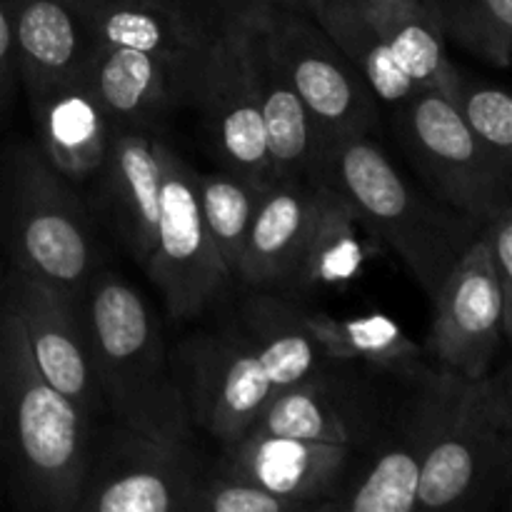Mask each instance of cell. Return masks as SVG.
Listing matches in <instances>:
<instances>
[{
  "mask_svg": "<svg viewBox=\"0 0 512 512\" xmlns=\"http://www.w3.org/2000/svg\"><path fill=\"white\" fill-rule=\"evenodd\" d=\"M13 3L15 0H0V113L10 98L15 80L13 65Z\"/></svg>",
  "mask_w": 512,
  "mask_h": 512,
  "instance_id": "cell-32",
  "label": "cell"
},
{
  "mask_svg": "<svg viewBox=\"0 0 512 512\" xmlns=\"http://www.w3.org/2000/svg\"><path fill=\"white\" fill-rule=\"evenodd\" d=\"M460 118L470 133L500 165L512 170V100L503 88L485 83H468L463 78L458 100Z\"/></svg>",
  "mask_w": 512,
  "mask_h": 512,
  "instance_id": "cell-29",
  "label": "cell"
},
{
  "mask_svg": "<svg viewBox=\"0 0 512 512\" xmlns=\"http://www.w3.org/2000/svg\"><path fill=\"white\" fill-rule=\"evenodd\" d=\"M258 15L275 60L325 140L333 143L373 133L378 125V98L313 13L258 0Z\"/></svg>",
  "mask_w": 512,
  "mask_h": 512,
  "instance_id": "cell-10",
  "label": "cell"
},
{
  "mask_svg": "<svg viewBox=\"0 0 512 512\" xmlns=\"http://www.w3.org/2000/svg\"><path fill=\"white\" fill-rule=\"evenodd\" d=\"M300 318L325 355L333 360L375 365L388 370H408L425 358V350L403 333L385 313L333 318L323 310L300 305Z\"/></svg>",
  "mask_w": 512,
  "mask_h": 512,
  "instance_id": "cell-25",
  "label": "cell"
},
{
  "mask_svg": "<svg viewBox=\"0 0 512 512\" xmlns=\"http://www.w3.org/2000/svg\"><path fill=\"white\" fill-rule=\"evenodd\" d=\"M328 358L300 318V303L258 290L233 320L183 340L175 373L195 428L220 445L240 438L265 405Z\"/></svg>",
  "mask_w": 512,
  "mask_h": 512,
  "instance_id": "cell-1",
  "label": "cell"
},
{
  "mask_svg": "<svg viewBox=\"0 0 512 512\" xmlns=\"http://www.w3.org/2000/svg\"><path fill=\"white\" fill-rule=\"evenodd\" d=\"M210 463L195 438H168L115 423L95 435L75 512H193Z\"/></svg>",
  "mask_w": 512,
  "mask_h": 512,
  "instance_id": "cell-9",
  "label": "cell"
},
{
  "mask_svg": "<svg viewBox=\"0 0 512 512\" xmlns=\"http://www.w3.org/2000/svg\"><path fill=\"white\" fill-rule=\"evenodd\" d=\"M93 45L155 55L195 75L213 23L210 0H68Z\"/></svg>",
  "mask_w": 512,
  "mask_h": 512,
  "instance_id": "cell-16",
  "label": "cell"
},
{
  "mask_svg": "<svg viewBox=\"0 0 512 512\" xmlns=\"http://www.w3.org/2000/svg\"><path fill=\"white\" fill-rule=\"evenodd\" d=\"M320 175L350 200L375 238L408 265L430 300L485 223L418 193L370 135L325 145Z\"/></svg>",
  "mask_w": 512,
  "mask_h": 512,
  "instance_id": "cell-4",
  "label": "cell"
},
{
  "mask_svg": "<svg viewBox=\"0 0 512 512\" xmlns=\"http://www.w3.org/2000/svg\"><path fill=\"white\" fill-rule=\"evenodd\" d=\"M105 413L150 435L195 438V423L148 300L115 273H95L83 300Z\"/></svg>",
  "mask_w": 512,
  "mask_h": 512,
  "instance_id": "cell-3",
  "label": "cell"
},
{
  "mask_svg": "<svg viewBox=\"0 0 512 512\" xmlns=\"http://www.w3.org/2000/svg\"><path fill=\"white\" fill-rule=\"evenodd\" d=\"M90 423L38 373L8 300L0 315V463L28 512H75L93 453Z\"/></svg>",
  "mask_w": 512,
  "mask_h": 512,
  "instance_id": "cell-2",
  "label": "cell"
},
{
  "mask_svg": "<svg viewBox=\"0 0 512 512\" xmlns=\"http://www.w3.org/2000/svg\"><path fill=\"white\" fill-rule=\"evenodd\" d=\"M93 53L68 0H15L13 65L30 100L75 83Z\"/></svg>",
  "mask_w": 512,
  "mask_h": 512,
  "instance_id": "cell-21",
  "label": "cell"
},
{
  "mask_svg": "<svg viewBox=\"0 0 512 512\" xmlns=\"http://www.w3.org/2000/svg\"><path fill=\"white\" fill-rule=\"evenodd\" d=\"M195 185H198V203L205 228H208L223 263L228 265L230 275L235 278L240 258H243L245 240H248L250 223H253V215L258 210L260 195L265 188L248 180L245 175L225 168L220 173H198Z\"/></svg>",
  "mask_w": 512,
  "mask_h": 512,
  "instance_id": "cell-27",
  "label": "cell"
},
{
  "mask_svg": "<svg viewBox=\"0 0 512 512\" xmlns=\"http://www.w3.org/2000/svg\"><path fill=\"white\" fill-rule=\"evenodd\" d=\"M480 240L488 253L490 268L498 278L505 308L512 313V203L485 220L480 228Z\"/></svg>",
  "mask_w": 512,
  "mask_h": 512,
  "instance_id": "cell-31",
  "label": "cell"
},
{
  "mask_svg": "<svg viewBox=\"0 0 512 512\" xmlns=\"http://www.w3.org/2000/svg\"><path fill=\"white\" fill-rule=\"evenodd\" d=\"M268 3L288 5V8H305V10H310V8H313V5L328 3V0H268Z\"/></svg>",
  "mask_w": 512,
  "mask_h": 512,
  "instance_id": "cell-33",
  "label": "cell"
},
{
  "mask_svg": "<svg viewBox=\"0 0 512 512\" xmlns=\"http://www.w3.org/2000/svg\"><path fill=\"white\" fill-rule=\"evenodd\" d=\"M310 13L358 68L378 103L398 108L413 93L415 83L400 68L393 50L388 48L378 28L370 23L368 15L355 5V0H328V3L313 5Z\"/></svg>",
  "mask_w": 512,
  "mask_h": 512,
  "instance_id": "cell-26",
  "label": "cell"
},
{
  "mask_svg": "<svg viewBox=\"0 0 512 512\" xmlns=\"http://www.w3.org/2000/svg\"><path fill=\"white\" fill-rule=\"evenodd\" d=\"M3 300H5V268L0 260V315H3Z\"/></svg>",
  "mask_w": 512,
  "mask_h": 512,
  "instance_id": "cell-34",
  "label": "cell"
},
{
  "mask_svg": "<svg viewBox=\"0 0 512 512\" xmlns=\"http://www.w3.org/2000/svg\"><path fill=\"white\" fill-rule=\"evenodd\" d=\"M210 3L213 23L195 65L190 103L203 113L210 143L223 168L268 188L275 175L248 63L250 0Z\"/></svg>",
  "mask_w": 512,
  "mask_h": 512,
  "instance_id": "cell-8",
  "label": "cell"
},
{
  "mask_svg": "<svg viewBox=\"0 0 512 512\" xmlns=\"http://www.w3.org/2000/svg\"><path fill=\"white\" fill-rule=\"evenodd\" d=\"M355 5L378 28L415 88L458 100L463 75L448 60L438 0H355Z\"/></svg>",
  "mask_w": 512,
  "mask_h": 512,
  "instance_id": "cell-24",
  "label": "cell"
},
{
  "mask_svg": "<svg viewBox=\"0 0 512 512\" xmlns=\"http://www.w3.org/2000/svg\"><path fill=\"white\" fill-rule=\"evenodd\" d=\"M195 175L198 170L160 138L158 228L145 270L158 285L173 320H193L208 313L235 280L205 228Z\"/></svg>",
  "mask_w": 512,
  "mask_h": 512,
  "instance_id": "cell-11",
  "label": "cell"
},
{
  "mask_svg": "<svg viewBox=\"0 0 512 512\" xmlns=\"http://www.w3.org/2000/svg\"><path fill=\"white\" fill-rule=\"evenodd\" d=\"M373 240L378 238L350 200L323 178V195L313 225L273 293L300 305L320 295L343 293L375 255Z\"/></svg>",
  "mask_w": 512,
  "mask_h": 512,
  "instance_id": "cell-18",
  "label": "cell"
},
{
  "mask_svg": "<svg viewBox=\"0 0 512 512\" xmlns=\"http://www.w3.org/2000/svg\"><path fill=\"white\" fill-rule=\"evenodd\" d=\"M193 512H293L290 505L278 495L258 488L245 480L228 478V475L213 473L200 483L195 495Z\"/></svg>",
  "mask_w": 512,
  "mask_h": 512,
  "instance_id": "cell-30",
  "label": "cell"
},
{
  "mask_svg": "<svg viewBox=\"0 0 512 512\" xmlns=\"http://www.w3.org/2000/svg\"><path fill=\"white\" fill-rule=\"evenodd\" d=\"M160 133L118 128L98 170L100 213L140 265H148L160 208Z\"/></svg>",
  "mask_w": 512,
  "mask_h": 512,
  "instance_id": "cell-20",
  "label": "cell"
},
{
  "mask_svg": "<svg viewBox=\"0 0 512 512\" xmlns=\"http://www.w3.org/2000/svg\"><path fill=\"white\" fill-rule=\"evenodd\" d=\"M30 105L45 160L70 183L95 178L113 138V125L98 100L75 80L38 95Z\"/></svg>",
  "mask_w": 512,
  "mask_h": 512,
  "instance_id": "cell-23",
  "label": "cell"
},
{
  "mask_svg": "<svg viewBox=\"0 0 512 512\" xmlns=\"http://www.w3.org/2000/svg\"><path fill=\"white\" fill-rule=\"evenodd\" d=\"M248 63L273 175L320 178L328 140L270 50L260 25L258 0H250L248 5Z\"/></svg>",
  "mask_w": 512,
  "mask_h": 512,
  "instance_id": "cell-19",
  "label": "cell"
},
{
  "mask_svg": "<svg viewBox=\"0 0 512 512\" xmlns=\"http://www.w3.org/2000/svg\"><path fill=\"white\" fill-rule=\"evenodd\" d=\"M323 195L320 178H275L260 195L238 275L243 285L273 293L293 265Z\"/></svg>",
  "mask_w": 512,
  "mask_h": 512,
  "instance_id": "cell-22",
  "label": "cell"
},
{
  "mask_svg": "<svg viewBox=\"0 0 512 512\" xmlns=\"http://www.w3.org/2000/svg\"><path fill=\"white\" fill-rule=\"evenodd\" d=\"M0 255L73 300L98 273L88 210L38 145H13L0 160Z\"/></svg>",
  "mask_w": 512,
  "mask_h": 512,
  "instance_id": "cell-6",
  "label": "cell"
},
{
  "mask_svg": "<svg viewBox=\"0 0 512 512\" xmlns=\"http://www.w3.org/2000/svg\"><path fill=\"white\" fill-rule=\"evenodd\" d=\"M433 308L435 318L423 348L425 355L438 368H448L463 378L475 380L493 373L503 340L510 338L512 313L505 308L480 235L443 280Z\"/></svg>",
  "mask_w": 512,
  "mask_h": 512,
  "instance_id": "cell-13",
  "label": "cell"
},
{
  "mask_svg": "<svg viewBox=\"0 0 512 512\" xmlns=\"http://www.w3.org/2000/svg\"><path fill=\"white\" fill-rule=\"evenodd\" d=\"M5 300L20 320L38 373L95 423L105 403L80 300L13 268H5Z\"/></svg>",
  "mask_w": 512,
  "mask_h": 512,
  "instance_id": "cell-14",
  "label": "cell"
},
{
  "mask_svg": "<svg viewBox=\"0 0 512 512\" xmlns=\"http://www.w3.org/2000/svg\"><path fill=\"white\" fill-rule=\"evenodd\" d=\"M413 368L398 373L353 360H328L280 390L248 430L363 450L385 430Z\"/></svg>",
  "mask_w": 512,
  "mask_h": 512,
  "instance_id": "cell-7",
  "label": "cell"
},
{
  "mask_svg": "<svg viewBox=\"0 0 512 512\" xmlns=\"http://www.w3.org/2000/svg\"><path fill=\"white\" fill-rule=\"evenodd\" d=\"M358 448L245 430L223 443L210 470L278 495L293 512H320L338 490Z\"/></svg>",
  "mask_w": 512,
  "mask_h": 512,
  "instance_id": "cell-15",
  "label": "cell"
},
{
  "mask_svg": "<svg viewBox=\"0 0 512 512\" xmlns=\"http://www.w3.org/2000/svg\"><path fill=\"white\" fill-rule=\"evenodd\" d=\"M512 473L510 370L463 378L435 365V408L418 512L485 510Z\"/></svg>",
  "mask_w": 512,
  "mask_h": 512,
  "instance_id": "cell-5",
  "label": "cell"
},
{
  "mask_svg": "<svg viewBox=\"0 0 512 512\" xmlns=\"http://www.w3.org/2000/svg\"><path fill=\"white\" fill-rule=\"evenodd\" d=\"M78 83L98 100L113 130L160 133L165 118L190 103L193 75L143 50L93 45Z\"/></svg>",
  "mask_w": 512,
  "mask_h": 512,
  "instance_id": "cell-17",
  "label": "cell"
},
{
  "mask_svg": "<svg viewBox=\"0 0 512 512\" xmlns=\"http://www.w3.org/2000/svg\"><path fill=\"white\" fill-rule=\"evenodd\" d=\"M395 110L400 140L435 198L480 220L512 203L510 168L480 145L453 100L415 88Z\"/></svg>",
  "mask_w": 512,
  "mask_h": 512,
  "instance_id": "cell-12",
  "label": "cell"
},
{
  "mask_svg": "<svg viewBox=\"0 0 512 512\" xmlns=\"http://www.w3.org/2000/svg\"><path fill=\"white\" fill-rule=\"evenodd\" d=\"M445 35L478 58L508 68L512 0H438Z\"/></svg>",
  "mask_w": 512,
  "mask_h": 512,
  "instance_id": "cell-28",
  "label": "cell"
}]
</instances>
